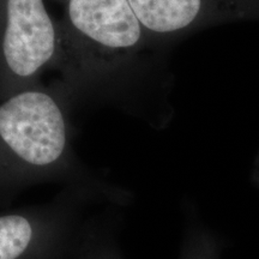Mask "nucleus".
I'll return each instance as SVG.
<instances>
[{"label":"nucleus","mask_w":259,"mask_h":259,"mask_svg":"<svg viewBox=\"0 0 259 259\" xmlns=\"http://www.w3.org/2000/svg\"><path fill=\"white\" fill-rule=\"evenodd\" d=\"M0 139L10 154L4 183L23 184L66 170V124L47 93L28 90L3 103Z\"/></svg>","instance_id":"1"},{"label":"nucleus","mask_w":259,"mask_h":259,"mask_svg":"<svg viewBox=\"0 0 259 259\" xmlns=\"http://www.w3.org/2000/svg\"><path fill=\"white\" fill-rule=\"evenodd\" d=\"M97 221L72 199L0 215V259H84Z\"/></svg>","instance_id":"2"},{"label":"nucleus","mask_w":259,"mask_h":259,"mask_svg":"<svg viewBox=\"0 0 259 259\" xmlns=\"http://www.w3.org/2000/svg\"><path fill=\"white\" fill-rule=\"evenodd\" d=\"M3 37L5 63L15 76H35L53 59L57 32L42 0H8Z\"/></svg>","instance_id":"3"},{"label":"nucleus","mask_w":259,"mask_h":259,"mask_svg":"<svg viewBox=\"0 0 259 259\" xmlns=\"http://www.w3.org/2000/svg\"><path fill=\"white\" fill-rule=\"evenodd\" d=\"M69 19L80 41L105 53L130 52L142 38L128 0H70Z\"/></svg>","instance_id":"4"},{"label":"nucleus","mask_w":259,"mask_h":259,"mask_svg":"<svg viewBox=\"0 0 259 259\" xmlns=\"http://www.w3.org/2000/svg\"><path fill=\"white\" fill-rule=\"evenodd\" d=\"M142 27L156 34H170L197 21L204 0H128Z\"/></svg>","instance_id":"5"},{"label":"nucleus","mask_w":259,"mask_h":259,"mask_svg":"<svg viewBox=\"0 0 259 259\" xmlns=\"http://www.w3.org/2000/svg\"><path fill=\"white\" fill-rule=\"evenodd\" d=\"M120 233L119 220L100 216L90 234L84 259H127Z\"/></svg>","instance_id":"6"},{"label":"nucleus","mask_w":259,"mask_h":259,"mask_svg":"<svg viewBox=\"0 0 259 259\" xmlns=\"http://www.w3.org/2000/svg\"><path fill=\"white\" fill-rule=\"evenodd\" d=\"M180 259H219L216 240L202 229H192L184 236Z\"/></svg>","instance_id":"7"}]
</instances>
